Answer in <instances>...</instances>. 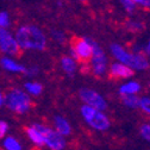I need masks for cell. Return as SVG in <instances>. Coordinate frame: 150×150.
Here are the masks:
<instances>
[{
    "label": "cell",
    "instance_id": "6da1fadb",
    "mask_svg": "<svg viewBox=\"0 0 150 150\" xmlns=\"http://www.w3.org/2000/svg\"><path fill=\"white\" fill-rule=\"evenodd\" d=\"M16 41L22 49L43 50L47 45V38L43 31L36 25H23L16 32Z\"/></svg>",
    "mask_w": 150,
    "mask_h": 150
},
{
    "label": "cell",
    "instance_id": "7a4b0ae2",
    "mask_svg": "<svg viewBox=\"0 0 150 150\" xmlns=\"http://www.w3.org/2000/svg\"><path fill=\"white\" fill-rule=\"evenodd\" d=\"M4 103L16 113H25L31 107V100L26 93L21 89H10L4 97Z\"/></svg>",
    "mask_w": 150,
    "mask_h": 150
},
{
    "label": "cell",
    "instance_id": "3957f363",
    "mask_svg": "<svg viewBox=\"0 0 150 150\" xmlns=\"http://www.w3.org/2000/svg\"><path fill=\"white\" fill-rule=\"evenodd\" d=\"M70 55L75 61H81L87 64L92 57V43L87 37H73Z\"/></svg>",
    "mask_w": 150,
    "mask_h": 150
},
{
    "label": "cell",
    "instance_id": "277c9868",
    "mask_svg": "<svg viewBox=\"0 0 150 150\" xmlns=\"http://www.w3.org/2000/svg\"><path fill=\"white\" fill-rule=\"evenodd\" d=\"M81 113L82 117L86 119V122L96 130L105 131L110 127V120L101 111L92 107L89 105H83L81 107Z\"/></svg>",
    "mask_w": 150,
    "mask_h": 150
},
{
    "label": "cell",
    "instance_id": "5b68a950",
    "mask_svg": "<svg viewBox=\"0 0 150 150\" xmlns=\"http://www.w3.org/2000/svg\"><path fill=\"white\" fill-rule=\"evenodd\" d=\"M32 127H35L44 138V143L51 149V150H62L66 145L64 138L57 131H52L49 127H45L41 124H33Z\"/></svg>",
    "mask_w": 150,
    "mask_h": 150
},
{
    "label": "cell",
    "instance_id": "8992f818",
    "mask_svg": "<svg viewBox=\"0 0 150 150\" xmlns=\"http://www.w3.org/2000/svg\"><path fill=\"white\" fill-rule=\"evenodd\" d=\"M91 43H92V57L89 62H91L92 71L96 76H103L106 71V66H107L106 55L96 41L91 40Z\"/></svg>",
    "mask_w": 150,
    "mask_h": 150
},
{
    "label": "cell",
    "instance_id": "52a82bcc",
    "mask_svg": "<svg viewBox=\"0 0 150 150\" xmlns=\"http://www.w3.org/2000/svg\"><path fill=\"white\" fill-rule=\"evenodd\" d=\"M0 50L6 55L21 56L22 48L17 43L14 36H12L10 31H7V29L0 28Z\"/></svg>",
    "mask_w": 150,
    "mask_h": 150
},
{
    "label": "cell",
    "instance_id": "ba28073f",
    "mask_svg": "<svg viewBox=\"0 0 150 150\" xmlns=\"http://www.w3.org/2000/svg\"><path fill=\"white\" fill-rule=\"evenodd\" d=\"M80 98L87 105L94 107L99 111H105L107 108V104H106L105 99L93 89H89V88L80 89Z\"/></svg>",
    "mask_w": 150,
    "mask_h": 150
},
{
    "label": "cell",
    "instance_id": "9c48e42d",
    "mask_svg": "<svg viewBox=\"0 0 150 150\" xmlns=\"http://www.w3.org/2000/svg\"><path fill=\"white\" fill-rule=\"evenodd\" d=\"M134 75V69L124 63H113L110 68L111 79H126Z\"/></svg>",
    "mask_w": 150,
    "mask_h": 150
},
{
    "label": "cell",
    "instance_id": "30bf717a",
    "mask_svg": "<svg viewBox=\"0 0 150 150\" xmlns=\"http://www.w3.org/2000/svg\"><path fill=\"white\" fill-rule=\"evenodd\" d=\"M111 52L120 63H124V64H126V66H129L131 68L132 60H134V54L126 51L119 44H111Z\"/></svg>",
    "mask_w": 150,
    "mask_h": 150
},
{
    "label": "cell",
    "instance_id": "8fae6325",
    "mask_svg": "<svg viewBox=\"0 0 150 150\" xmlns=\"http://www.w3.org/2000/svg\"><path fill=\"white\" fill-rule=\"evenodd\" d=\"M148 67H149V61L146 59V56L144 54H141V52H135L131 68L137 69V70H144Z\"/></svg>",
    "mask_w": 150,
    "mask_h": 150
},
{
    "label": "cell",
    "instance_id": "7c38bea8",
    "mask_svg": "<svg viewBox=\"0 0 150 150\" xmlns=\"http://www.w3.org/2000/svg\"><path fill=\"white\" fill-rule=\"evenodd\" d=\"M0 63H1V66L8 70V71H17V73H25L26 71V68L19 63L14 62L13 60L8 59V57H4L1 59V61H0Z\"/></svg>",
    "mask_w": 150,
    "mask_h": 150
},
{
    "label": "cell",
    "instance_id": "4fadbf2b",
    "mask_svg": "<svg viewBox=\"0 0 150 150\" xmlns=\"http://www.w3.org/2000/svg\"><path fill=\"white\" fill-rule=\"evenodd\" d=\"M55 126H56V130H57V132L61 134L62 136L69 135L70 131H71V127H70L69 123H68L64 118H62V117H60V116L55 117Z\"/></svg>",
    "mask_w": 150,
    "mask_h": 150
},
{
    "label": "cell",
    "instance_id": "5bb4252c",
    "mask_svg": "<svg viewBox=\"0 0 150 150\" xmlns=\"http://www.w3.org/2000/svg\"><path fill=\"white\" fill-rule=\"evenodd\" d=\"M61 66H62V69L69 76H71L75 73V70H76V61L73 57H69V56H63L61 59Z\"/></svg>",
    "mask_w": 150,
    "mask_h": 150
},
{
    "label": "cell",
    "instance_id": "9a60e30c",
    "mask_svg": "<svg viewBox=\"0 0 150 150\" xmlns=\"http://www.w3.org/2000/svg\"><path fill=\"white\" fill-rule=\"evenodd\" d=\"M26 132H28V135H29V137L31 138V141L33 142V143H36L37 145H44L45 143H44V138L42 137V135L37 131L35 127H26Z\"/></svg>",
    "mask_w": 150,
    "mask_h": 150
},
{
    "label": "cell",
    "instance_id": "2e32d148",
    "mask_svg": "<svg viewBox=\"0 0 150 150\" xmlns=\"http://www.w3.org/2000/svg\"><path fill=\"white\" fill-rule=\"evenodd\" d=\"M122 103L129 107L136 108L139 106V98L135 94H122Z\"/></svg>",
    "mask_w": 150,
    "mask_h": 150
},
{
    "label": "cell",
    "instance_id": "e0dca14e",
    "mask_svg": "<svg viewBox=\"0 0 150 150\" xmlns=\"http://www.w3.org/2000/svg\"><path fill=\"white\" fill-rule=\"evenodd\" d=\"M141 89V86L137 82H129L126 85H123L119 89L120 94H135Z\"/></svg>",
    "mask_w": 150,
    "mask_h": 150
},
{
    "label": "cell",
    "instance_id": "ac0fdd59",
    "mask_svg": "<svg viewBox=\"0 0 150 150\" xmlns=\"http://www.w3.org/2000/svg\"><path fill=\"white\" fill-rule=\"evenodd\" d=\"M4 146L6 150H22V146L16 138L13 137H7L4 141Z\"/></svg>",
    "mask_w": 150,
    "mask_h": 150
},
{
    "label": "cell",
    "instance_id": "d6986e66",
    "mask_svg": "<svg viewBox=\"0 0 150 150\" xmlns=\"http://www.w3.org/2000/svg\"><path fill=\"white\" fill-rule=\"evenodd\" d=\"M25 88H26L30 93L35 94V96L41 94L42 89H43L42 85H41V83H37V82H28V83H25Z\"/></svg>",
    "mask_w": 150,
    "mask_h": 150
},
{
    "label": "cell",
    "instance_id": "ffe728a7",
    "mask_svg": "<svg viewBox=\"0 0 150 150\" xmlns=\"http://www.w3.org/2000/svg\"><path fill=\"white\" fill-rule=\"evenodd\" d=\"M126 29H127L129 31H131V32H141V31L144 29V26H143V24L139 23V22L130 21V22L126 23Z\"/></svg>",
    "mask_w": 150,
    "mask_h": 150
},
{
    "label": "cell",
    "instance_id": "44dd1931",
    "mask_svg": "<svg viewBox=\"0 0 150 150\" xmlns=\"http://www.w3.org/2000/svg\"><path fill=\"white\" fill-rule=\"evenodd\" d=\"M122 6L124 7V10L127 12V13H134L136 11V7L137 5L135 4L134 0H119Z\"/></svg>",
    "mask_w": 150,
    "mask_h": 150
},
{
    "label": "cell",
    "instance_id": "7402d4cb",
    "mask_svg": "<svg viewBox=\"0 0 150 150\" xmlns=\"http://www.w3.org/2000/svg\"><path fill=\"white\" fill-rule=\"evenodd\" d=\"M11 24V21H10V14L5 11L0 12V28L1 29H7Z\"/></svg>",
    "mask_w": 150,
    "mask_h": 150
},
{
    "label": "cell",
    "instance_id": "603a6c76",
    "mask_svg": "<svg viewBox=\"0 0 150 150\" xmlns=\"http://www.w3.org/2000/svg\"><path fill=\"white\" fill-rule=\"evenodd\" d=\"M139 132H141V136H142L145 141L150 142V125L143 124V125L141 126V129H139Z\"/></svg>",
    "mask_w": 150,
    "mask_h": 150
},
{
    "label": "cell",
    "instance_id": "cb8c5ba5",
    "mask_svg": "<svg viewBox=\"0 0 150 150\" xmlns=\"http://www.w3.org/2000/svg\"><path fill=\"white\" fill-rule=\"evenodd\" d=\"M51 37H52V40L57 41L59 43H63L64 40H66L64 33L62 31H60V30H52L51 31Z\"/></svg>",
    "mask_w": 150,
    "mask_h": 150
},
{
    "label": "cell",
    "instance_id": "d4e9b609",
    "mask_svg": "<svg viewBox=\"0 0 150 150\" xmlns=\"http://www.w3.org/2000/svg\"><path fill=\"white\" fill-rule=\"evenodd\" d=\"M139 106L141 108L150 115V98H142L139 99Z\"/></svg>",
    "mask_w": 150,
    "mask_h": 150
},
{
    "label": "cell",
    "instance_id": "484cf974",
    "mask_svg": "<svg viewBox=\"0 0 150 150\" xmlns=\"http://www.w3.org/2000/svg\"><path fill=\"white\" fill-rule=\"evenodd\" d=\"M7 129H8V125H7L5 122H3V120L0 122V138H4Z\"/></svg>",
    "mask_w": 150,
    "mask_h": 150
},
{
    "label": "cell",
    "instance_id": "4316f807",
    "mask_svg": "<svg viewBox=\"0 0 150 150\" xmlns=\"http://www.w3.org/2000/svg\"><path fill=\"white\" fill-rule=\"evenodd\" d=\"M136 5H139L144 8H150V0H134Z\"/></svg>",
    "mask_w": 150,
    "mask_h": 150
},
{
    "label": "cell",
    "instance_id": "83f0119b",
    "mask_svg": "<svg viewBox=\"0 0 150 150\" xmlns=\"http://www.w3.org/2000/svg\"><path fill=\"white\" fill-rule=\"evenodd\" d=\"M145 52H146V55H150V40H149V42L145 47Z\"/></svg>",
    "mask_w": 150,
    "mask_h": 150
},
{
    "label": "cell",
    "instance_id": "f1b7e54d",
    "mask_svg": "<svg viewBox=\"0 0 150 150\" xmlns=\"http://www.w3.org/2000/svg\"><path fill=\"white\" fill-rule=\"evenodd\" d=\"M3 104H4V97L1 93H0V106H3Z\"/></svg>",
    "mask_w": 150,
    "mask_h": 150
},
{
    "label": "cell",
    "instance_id": "f546056e",
    "mask_svg": "<svg viewBox=\"0 0 150 150\" xmlns=\"http://www.w3.org/2000/svg\"><path fill=\"white\" fill-rule=\"evenodd\" d=\"M80 1H86V0H80Z\"/></svg>",
    "mask_w": 150,
    "mask_h": 150
},
{
    "label": "cell",
    "instance_id": "4dcf8cb0",
    "mask_svg": "<svg viewBox=\"0 0 150 150\" xmlns=\"http://www.w3.org/2000/svg\"><path fill=\"white\" fill-rule=\"evenodd\" d=\"M32 150H35V149H32Z\"/></svg>",
    "mask_w": 150,
    "mask_h": 150
}]
</instances>
